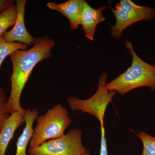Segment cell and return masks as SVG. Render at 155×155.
I'll use <instances>...</instances> for the list:
<instances>
[{
	"label": "cell",
	"instance_id": "1",
	"mask_svg": "<svg viewBox=\"0 0 155 155\" xmlns=\"http://www.w3.org/2000/svg\"><path fill=\"white\" fill-rule=\"evenodd\" d=\"M54 41L47 36L36 38L33 46L29 50H19L9 57L13 67L11 77V90L7 103L8 112L25 113L26 110L20 104L22 91L34 68L40 62L52 57Z\"/></svg>",
	"mask_w": 155,
	"mask_h": 155
},
{
	"label": "cell",
	"instance_id": "2",
	"mask_svg": "<svg viewBox=\"0 0 155 155\" xmlns=\"http://www.w3.org/2000/svg\"><path fill=\"white\" fill-rule=\"evenodd\" d=\"M125 43L132 56L131 66L124 73L107 83L106 87L122 96L143 87H149L153 91L155 90V65L148 64L140 58L128 39L126 40Z\"/></svg>",
	"mask_w": 155,
	"mask_h": 155
},
{
	"label": "cell",
	"instance_id": "3",
	"mask_svg": "<svg viewBox=\"0 0 155 155\" xmlns=\"http://www.w3.org/2000/svg\"><path fill=\"white\" fill-rule=\"evenodd\" d=\"M36 120V127L29 143V149L35 148L46 141L64 135L72 122L69 111L60 104L38 116Z\"/></svg>",
	"mask_w": 155,
	"mask_h": 155
},
{
	"label": "cell",
	"instance_id": "4",
	"mask_svg": "<svg viewBox=\"0 0 155 155\" xmlns=\"http://www.w3.org/2000/svg\"><path fill=\"white\" fill-rule=\"evenodd\" d=\"M107 73H103L98 81V89L89 98L81 100L75 96L67 98V103L72 111H80L91 114L99 121L101 126L104 125V118L108 105L113 101L116 93L106 87Z\"/></svg>",
	"mask_w": 155,
	"mask_h": 155
},
{
	"label": "cell",
	"instance_id": "5",
	"mask_svg": "<svg viewBox=\"0 0 155 155\" xmlns=\"http://www.w3.org/2000/svg\"><path fill=\"white\" fill-rule=\"evenodd\" d=\"M110 8L116 18L115 24L110 25L111 34L117 39L121 38L123 31L134 23L150 21L155 17L154 8L139 5L130 0H121L115 9Z\"/></svg>",
	"mask_w": 155,
	"mask_h": 155
},
{
	"label": "cell",
	"instance_id": "6",
	"mask_svg": "<svg viewBox=\"0 0 155 155\" xmlns=\"http://www.w3.org/2000/svg\"><path fill=\"white\" fill-rule=\"evenodd\" d=\"M82 130L72 129L58 138L51 140L35 149H29L30 155H82L87 150L82 143Z\"/></svg>",
	"mask_w": 155,
	"mask_h": 155
},
{
	"label": "cell",
	"instance_id": "7",
	"mask_svg": "<svg viewBox=\"0 0 155 155\" xmlns=\"http://www.w3.org/2000/svg\"><path fill=\"white\" fill-rule=\"evenodd\" d=\"M26 0L16 1L17 15V20L13 28L6 31L2 36L6 40L12 42L22 43L28 46L34 44L35 39L31 35L25 28L24 16Z\"/></svg>",
	"mask_w": 155,
	"mask_h": 155
},
{
	"label": "cell",
	"instance_id": "8",
	"mask_svg": "<svg viewBox=\"0 0 155 155\" xmlns=\"http://www.w3.org/2000/svg\"><path fill=\"white\" fill-rule=\"evenodd\" d=\"M109 7L103 6L98 9L93 8L85 1H84L83 9L81 16V25L87 38L94 40L95 32L97 26L106 20L103 13Z\"/></svg>",
	"mask_w": 155,
	"mask_h": 155
},
{
	"label": "cell",
	"instance_id": "9",
	"mask_svg": "<svg viewBox=\"0 0 155 155\" xmlns=\"http://www.w3.org/2000/svg\"><path fill=\"white\" fill-rule=\"evenodd\" d=\"M84 0H69L61 4L48 3L47 6L52 10L60 12L67 17L70 22V30L77 29L81 25V16Z\"/></svg>",
	"mask_w": 155,
	"mask_h": 155
},
{
	"label": "cell",
	"instance_id": "10",
	"mask_svg": "<svg viewBox=\"0 0 155 155\" xmlns=\"http://www.w3.org/2000/svg\"><path fill=\"white\" fill-rule=\"evenodd\" d=\"M25 113L15 112L5 120L0 130V155H5L11 140L17 128L25 123Z\"/></svg>",
	"mask_w": 155,
	"mask_h": 155
},
{
	"label": "cell",
	"instance_id": "11",
	"mask_svg": "<svg viewBox=\"0 0 155 155\" xmlns=\"http://www.w3.org/2000/svg\"><path fill=\"white\" fill-rule=\"evenodd\" d=\"M38 111L36 109H28L25 113V125L22 133L17 143V150L15 155H27L26 149L30 143L34 132V122L38 116Z\"/></svg>",
	"mask_w": 155,
	"mask_h": 155
},
{
	"label": "cell",
	"instance_id": "12",
	"mask_svg": "<svg viewBox=\"0 0 155 155\" xmlns=\"http://www.w3.org/2000/svg\"><path fill=\"white\" fill-rule=\"evenodd\" d=\"M17 7L14 3L0 14V37L9 27L14 25L17 20Z\"/></svg>",
	"mask_w": 155,
	"mask_h": 155
},
{
	"label": "cell",
	"instance_id": "13",
	"mask_svg": "<svg viewBox=\"0 0 155 155\" xmlns=\"http://www.w3.org/2000/svg\"><path fill=\"white\" fill-rule=\"evenodd\" d=\"M28 47V45L25 44L8 41L2 36L0 37V67L8 56L17 50H26Z\"/></svg>",
	"mask_w": 155,
	"mask_h": 155
},
{
	"label": "cell",
	"instance_id": "14",
	"mask_svg": "<svg viewBox=\"0 0 155 155\" xmlns=\"http://www.w3.org/2000/svg\"><path fill=\"white\" fill-rule=\"evenodd\" d=\"M142 143L143 149L140 155H155V137L144 131L137 134Z\"/></svg>",
	"mask_w": 155,
	"mask_h": 155
},
{
	"label": "cell",
	"instance_id": "15",
	"mask_svg": "<svg viewBox=\"0 0 155 155\" xmlns=\"http://www.w3.org/2000/svg\"><path fill=\"white\" fill-rule=\"evenodd\" d=\"M8 99L4 90L0 87V130L2 127L5 120L10 114L7 110Z\"/></svg>",
	"mask_w": 155,
	"mask_h": 155
},
{
	"label": "cell",
	"instance_id": "16",
	"mask_svg": "<svg viewBox=\"0 0 155 155\" xmlns=\"http://www.w3.org/2000/svg\"><path fill=\"white\" fill-rule=\"evenodd\" d=\"M101 140L99 155H108L107 145L105 137L104 125L101 126Z\"/></svg>",
	"mask_w": 155,
	"mask_h": 155
},
{
	"label": "cell",
	"instance_id": "17",
	"mask_svg": "<svg viewBox=\"0 0 155 155\" xmlns=\"http://www.w3.org/2000/svg\"><path fill=\"white\" fill-rule=\"evenodd\" d=\"M14 3L12 0H0V14Z\"/></svg>",
	"mask_w": 155,
	"mask_h": 155
},
{
	"label": "cell",
	"instance_id": "18",
	"mask_svg": "<svg viewBox=\"0 0 155 155\" xmlns=\"http://www.w3.org/2000/svg\"><path fill=\"white\" fill-rule=\"evenodd\" d=\"M82 155H93L92 154H91V153L90 152L89 150H87V151L84 153L83 154H82Z\"/></svg>",
	"mask_w": 155,
	"mask_h": 155
}]
</instances>
